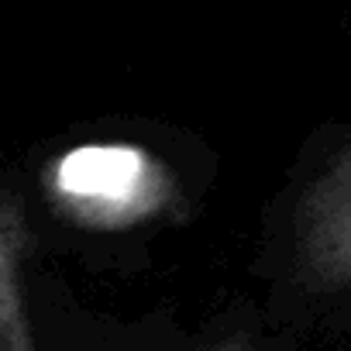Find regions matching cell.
I'll return each mask as SVG.
<instances>
[{"label":"cell","instance_id":"3","mask_svg":"<svg viewBox=\"0 0 351 351\" xmlns=\"http://www.w3.org/2000/svg\"><path fill=\"white\" fill-rule=\"evenodd\" d=\"M35 238L18 197L0 190V351H38L25 296V262Z\"/></svg>","mask_w":351,"mask_h":351},{"label":"cell","instance_id":"4","mask_svg":"<svg viewBox=\"0 0 351 351\" xmlns=\"http://www.w3.org/2000/svg\"><path fill=\"white\" fill-rule=\"evenodd\" d=\"M190 351H296V341L276 330L265 320V313L234 310L210 324Z\"/></svg>","mask_w":351,"mask_h":351},{"label":"cell","instance_id":"1","mask_svg":"<svg viewBox=\"0 0 351 351\" xmlns=\"http://www.w3.org/2000/svg\"><path fill=\"white\" fill-rule=\"evenodd\" d=\"M265 272L276 330L296 344L310 334L351 337V128L296 169Z\"/></svg>","mask_w":351,"mask_h":351},{"label":"cell","instance_id":"2","mask_svg":"<svg viewBox=\"0 0 351 351\" xmlns=\"http://www.w3.org/2000/svg\"><path fill=\"white\" fill-rule=\"evenodd\" d=\"M49 200L83 228H134L162 217L176 200L172 172L134 145H83L49 169Z\"/></svg>","mask_w":351,"mask_h":351}]
</instances>
